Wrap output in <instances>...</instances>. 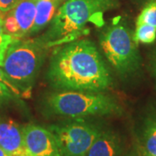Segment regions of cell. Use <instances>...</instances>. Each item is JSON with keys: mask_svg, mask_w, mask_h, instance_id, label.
<instances>
[{"mask_svg": "<svg viewBox=\"0 0 156 156\" xmlns=\"http://www.w3.org/2000/svg\"><path fill=\"white\" fill-rule=\"evenodd\" d=\"M47 78L54 89L62 91L101 92L112 83L105 62L89 39H76L55 50Z\"/></svg>", "mask_w": 156, "mask_h": 156, "instance_id": "6da1fadb", "label": "cell"}, {"mask_svg": "<svg viewBox=\"0 0 156 156\" xmlns=\"http://www.w3.org/2000/svg\"><path fill=\"white\" fill-rule=\"evenodd\" d=\"M117 6L118 0H67L37 39L46 48L74 41L84 33L87 23L101 26L104 13Z\"/></svg>", "mask_w": 156, "mask_h": 156, "instance_id": "7a4b0ae2", "label": "cell"}, {"mask_svg": "<svg viewBox=\"0 0 156 156\" xmlns=\"http://www.w3.org/2000/svg\"><path fill=\"white\" fill-rule=\"evenodd\" d=\"M46 49L38 39L23 38H14L7 48L1 68L21 92L32 88Z\"/></svg>", "mask_w": 156, "mask_h": 156, "instance_id": "3957f363", "label": "cell"}, {"mask_svg": "<svg viewBox=\"0 0 156 156\" xmlns=\"http://www.w3.org/2000/svg\"><path fill=\"white\" fill-rule=\"evenodd\" d=\"M53 114L69 118L107 116L121 113V107L110 95L95 91H62L48 97Z\"/></svg>", "mask_w": 156, "mask_h": 156, "instance_id": "277c9868", "label": "cell"}, {"mask_svg": "<svg viewBox=\"0 0 156 156\" xmlns=\"http://www.w3.org/2000/svg\"><path fill=\"white\" fill-rule=\"evenodd\" d=\"M100 46L107 60L116 72L131 76L139 69L140 56L134 34L122 23H113L100 35Z\"/></svg>", "mask_w": 156, "mask_h": 156, "instance_id": "5b68a950", "label": "cell"}, {"mask_svg": "<svg viewBox=\"0 0 156 156\" xmlns=\"http://www.w3.org/2000/svg\"><path fill=\"white\" fill-rule=\"evenodd\" d=\"M63 156H85L101 128L83 119L50 125Z\"/></svg>", "mask_w": 156, "mask_h": 156, "instance_id": "8992f818", "label": "cell"}, {"mask_svg": "<svg viewBox=\"0 0 156 156\" xmlns=\"http://www.w3.org/2000/svg\"><path fill=\"white\" fill-rule=\"evenodd\" d=\"M23 145L27 156H63L53 133L33 123L22 127Z\"/></svg>", "mask_w": 156, "mask_h": 156, "instance_id": "52a82bcc", "label": "cell"}, {"mask_svg": "<svg viewBox=\"0 0 156 156\" xmlns=\"http://www.w3.org/2000/svg\"><path fill=\"white\" fill-rule=\"evenodd\" d=\"M0 147L11 156H27L22 127L11 119L0 118Z\"/></svg>", "mask_w": 156, "mask_h": 156, "instance_id": "ba28073f", "label": "cell"}, {"mask_svg": "<svg viewBox=\"0 0 156 156\" xmlns=\"http://www.w3.org/2000/svg\"><path fill=\"white\" fill-rule=\"evenodd\" d=\"M122 140L111 129H101L85 156H121Z\"/></svg>", "mask_w": 156, "mask_h": 156, "instance_id": "9c48e42d", "label": "cell"}, {"mask_svg": "<svg viewBox=\"0 0 156 156\" xmlns=\"http://www.w3.org/2000/svg\"><path fill=\"white\" fill-rule=\"evenodd\" d=\"M137 148L141 156H156V112L149 113L140 124Z\"/></svg>", "mask_w": 156, "mask_h": 156, "instance_id": "30bf717a", "label": "cell"}, {"mask_svg": "<svg viewBox=\"0 0 156 156\" xmlns=\"http://www.w3.org/2000/svg\"><path fill=\"white\" fill-rule=\"evenodd\" d=\"M37 0H20L13 9L8 11L15 18L19 29V38L30 35L36 17Z\"/></svg>", "mask_w": 156, "mask_h": 156, "instance_id": "8fae6325", "label": "cell"}, {"mask_svg": "<svg viewBox=\"0 0 156 156\" xmlns=\"http://www.w3.org/2000/svg\"><path fill=\"white\" fill-rule=\"evenodd\" d=\"M60 0H37L36 17L29 36H33L47 26L56 13Z\"/></svg>", "mask_w": 156, "mask_h": 156, "instance_id": "7c38bea8", "label": "cell"}, {"mask_svg": "<svg viewBox=\"0 0 156 156\" xmlns=\"http://www.w3.org/2000/svg\"><path fill=\"white\" fill-rule=\"evenodd\" d=\"M134 38L137 44H153L156 40V28L145 23L136 24Z\"/></svg>", "mask_w": 156, "mask_h": 156, "instance_id": "4fadbf2b", "label": "cell"}, {"mask_svg": "<svg viewBox=\"0 0 156 156\" xmlns=\"http://www.w3.org/2000/svg\"><path fill=\"white\" fill-rule=\"evenodd\" d=\"M145 23L156 28V0H151L140 11L136 24Z\"/></svg>", "mask_w": 156, "mask_h": 156, "instance_id": "5bb4252c", "label": "cell"}, {"mask_svg": "<svg viewBox=\"0 0 156 156\" xmlns=\"http://www.w3.org/2000/svg\"><path fill=\"white\" fill-rule=\"evenodd\" d=\"M14 37L6 34L4 30V17H0V67L3 65L6 50L11 44Z\"/></svg>", "mask_w": 156, "mask_h": 156, "instance_id": "9a60e30c", "label": "cell"}, {"mask_svg": "<svg viewBox=\"0 0 156 156\" xmlns=\"http://www.w3.org/2000/svg\"><path fill=\"white\" fill-rule=\"evenodd\" d=\"M0 83H4L5 85H6L9 89H11V91L16 95L17 96H19L21 95L22 92L20 91V89L17 88V86L15 84L13 83V82L11 81L10 78L8 77V76L6 75L5 72L3 70V69L0 67Z\"/></svg>", "mask_w": 156, "mask_h": 156, "instance_id": "2e32d148", "label": "cell"}, {"mask_svg": "<svg viewBox=\"0 0 156 156\" xmlns=\"http://www.w3.org/2000/svg\"><path fill=\"white\" fill-rule=\"evenodd\" d=\"M16 97L17 95H14L6 85L0 83V105L11 102Z\"/></svg>", "mask_w": 156, "mask_h": 156, "instance_id": "e0dca14e", "label": "cell"}, {"mask_svg": "<svg viewBox=\"0 0 156 156\" xmlns=\"http://www.w3.org/2000/svg\"><path fill=\"white\" fill-rule=\"evenodd\" d=\"M20 0H0V12H8L17 5Z\"/></svg>", "mask_w": 156, "mask_h": 156, "instance_id": "ac0fdd59", "label": "cell"}, {"mask_svg": "<svg viewBox=\"0 0 156 156\" xmlns=\"http://www.w3.org/2000/svg\"><path fill=\"white\" fill-rule=\"evenodd\" d=\"M150 65L151 70H152V73H153L156 81V50L154 51V53L152 54V56H151Z\"/></svg>", "mask_w": 156, "mask_h": 156, "instance_id": "d6986e66", "label": "cell"}, {"mask_svg": "<svg viewBox=\"0 0 156 156\" xmlns=\"http://www.w3.org/2000/svg\"><path fill=\"white\" fill-rule=\"evenodd\" d=\"M125 156H141V155H140V154L138 148H135V149H134L133 151H131L130 153H128V154H126Z\"/></svg>", "mask_w": 156, "mask_h": 156, "instance_id": "ffe728a7", "label": "cell"}, {"mask_svg": "<svg viewBox=\"0 0 156 156\" xmlns=\"http://www.w3.org/2000/svg\"><path fill=\"white\" fill-rule=\"evenodd\" d=\"M0 156H11L5 150H4L1 147H0Z\"/></svg>", "mask_w": 156, "mask_h": 156, "instance_id": "44dd1931", "label": "cell"}]
</instances>
